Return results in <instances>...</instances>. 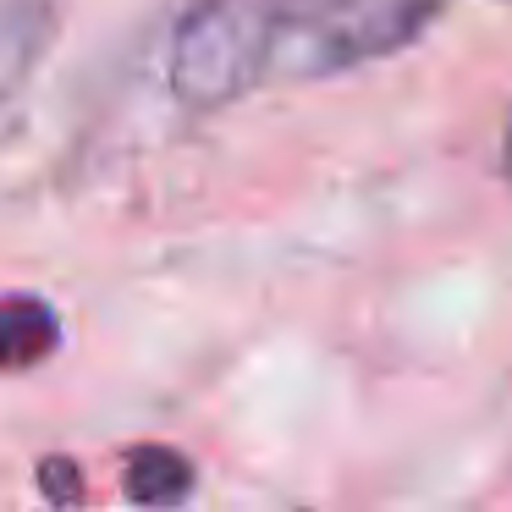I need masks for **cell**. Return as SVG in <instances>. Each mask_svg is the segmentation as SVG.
Returning <instances> with one entry per match:
<instances>
[{
  "label": "cell",
  "instance_id": "277c9868",
  "mask_svg": "<svg viewBox=\"0 0 512 512\" xmlns=\"http://www.w3.org/2000/svg\"><path fill=\"white\" fill-rule=\"evenodd\" d=\"M39 490H45L50 501H61V507H78L83 501L78 463H72V457H45V463H39Z\"/></svg>",
  "mask_w": 512,
  "mask_h": 512
},
{
  "label": "cell",
  "instance_id": "6da1fadb",
  "mask_svg": "<svg viewBox=\"0 0 512 512\" xmlns=\"http://www.w3.org/2000/svg\"><path fill=\"white\" fill-rule=\"evenodd\" d=\"M446 0H188L166 45V83L188 111L265 89L342 78L424 39Z\"/></svg>",
  "mask_w": 512,
  "mask_h": 512
},
{
  "label": "cell",
  "instance_id": "3957f363",
  "mask_svg": "<svg viewBox=\"0 0 512 512\" xmlns=\"http://www.w3.org/2000/svg\"><path fill=\"white\" fill-rule=\"evenodd\" d=\"M193 463L177 452V446H133L127 452V468H122V496L133 507H182L193 496Z\"/></svg>",
  "mask_w": 512,
  "mask_h": 512
},
{
  "label": "cell",
  "instance_id": "5b68a950",
  "mask_svg": "<svg viewBox=\"0 0 512 512\" xmlns=\"http://www.w3.org/2000/svg\"><path fill=\"white\" fill-rule=\"evenodd\" d=\"M501 177L512 188V116H507V133H501Z\"/></svg>",
  "mask_w": 512,
  "mask_h": 512
},
{
  "label": "cell",
  "instance_id": "7a4b0ae2",
  "mask_svg": "<svg viewBox=\"0 0 512 512\" xmlns=\"http://www.w3.org/2000/svg\"><path fill=\"white\" fill-rule=\"evenodd\" d=\"M61 347V314L39 292H0V375L39 369Z\"/></svg>",
  "mask_w": 512,
  "mask_h": 512
}]
</instances>
